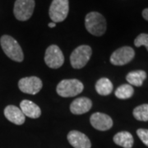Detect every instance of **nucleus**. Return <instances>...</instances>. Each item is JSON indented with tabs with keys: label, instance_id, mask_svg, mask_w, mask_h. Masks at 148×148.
I'll use <instances>...</instances> for the list:
<instances>
[{
	"label": "nucleus",
	"instance_id": "obj_19",
	"mask_svg": "<svg viewBox=\"0 0 148 148\" xmlns=\"http://www.w3.org/2000/svg\"><path fill=\"white\" fill-rule=\"evenodd\" d=\"M133 116L139 121H148V104L137 106L133 110Z\"/></svg>",
	"mask_w": 148,
	"mask_h": 148
},
{
	"label": "nucleus",
	"instance_id": "obj_23",
	"mask_svg": "<svg viewBox=\"0 0 148 148\" xmlns=\"http://www.w3.org/2000/svg\"><path fill=\"white\" fill-rule=\"evenodd\" d=\"M55 26H56V23H54V22H50V23H49V27H50V28L55 27Z\"/></svg>",
	"mask_w": 148,
	"mask_h": 148
},
{
	"label": "nucleus",
	"instance_id": "obj_12",
	"mask_svg": "<svg viewBox=\"0 0 148 148\" xmlns=\"http://www.w3.org/2000/svg\"><path fill=\"white\" fill-rule=\"evenodd\" d=\"M92 107V101L86 97H80L74 100L71 106L70 111L73 114H83L87 113Z\"/></svg>",
	"mask_w": 148,
	"mask_h": 148
},
{
	"label": "nucleus",
	"instance_id": "obj_3",
	"mask_svg": "<svg viewBox=\"0 0 148 148\" xmlns=\"http://www.w3.org/2000/svg\"><path fill=\"white\" fill-rule=\"evenodd\" d=\"M84 89L83 84L77 79H65L61 81L57 86L56 91L62 97H73Z\"/></svg>",
	"mask_w": 148,
	"mask_h": 148
},
{
	"label": "nucleus",
	"instance_id": "obj_8",
	"mask_svg": "<svg viewBox=\"0 0 148 148\" xmlns=\"http://www.w3.org/2000/svg\"><path fill=\"white\" fill-rule=\"evenodd\" d=\"M135 56V51L132 47L123 46L116 49L110 56V63L115 66H123L131 62Z\"/></svg>",
	"mask_w": 148,
	"mask_h": 148
},
{
	"label": "nucleus",
	"instance_id": "obj_18",
	"mask_svg": "<svg viewBox=\"0 0 148 148\" xmlns=\"http://www.w3.org/2000/svg\"><path fill=\"white\" fill-rule=\"evenodd\" d=\"M134 93V89L131 85L123 84L115 90V96L120 100H126L131 98Z\"/></svg>",
	"mask_w": 148,
	"mask_h": 148
},
{
	"label": "nucleus",
	"instance_id": "obj_13",
	"mask_svg": "<svg viewBox=\"0 0 148 148\" xmlns=\"http://www.w3.org/2000/svg\"><path fill=\"white\" fill-rule=\"evenodd\" d=\"M4 115L9 121L16 125H21L25 123L26 118L21 109L15 106H8L4 109Z\"/></svg>",
	"mask_w": 148,
	"mask_h": 148
},
{
	"label": "nucleus",
	"instance_id": "obj_14",
	"mask_svg": "<svg viewBox=\"0 0 148 148\" xmlns=\"http://www.w3.org/2000/svg\"><path fill=\"white\" fill-rule=\"evenodd\" d=\"M20 106H21V110L24 114V115L31 119H37L41 114V110L40 107L31 101L28 100L22 101L20 104Z\"/></svg>",
	"mask_w": 148,
	"mask_h": 148
},
{
	"label": "nucleus",
	"instance_id": "obj_20",
	"mask_svg": "<svg viewBox=\"0 0 148 148\" xmlns=\"http://www.w3.org/2000/svg\"><path fill=\"white\" fill-rule=\"evenodd\" d=\"M134 45L136 47H141L144 45L147 48L148 51V34L146 33H142L138 36L135 40H134Z\"/></svg>",
	"mask_w": 148,
	"mask_h": 148
},
{
	"label": "nucleus",
	"instance_id": "obj_9",
	"mask_svg": "<svg viewBox=\"0 0 148 148\" xmlns=\"http://www.w3.org/2000/svg\"><path fill=\"white\" fill-rule=\"evenodd\" d=\"M41 80L37 77H27L19 80L18 87L23 93L36 95L42 88Z\"/></svg>",
	"mask_w": 148,
	"mask_h": 148
},
{
	"label": "nucleus",
	"instance_id": "obj_10",
	"mask_svg": "<svg viewBox=\"0 0 148 148\" xmlns=\"http://www.w3.org/2000/svg\"><path fill=\"white\" fill-rule=\"evenodd\" d=\"M90 122L92 127L100 131H107L113 126V120L110 117L100 112L94 113L90 116Z\"/></svg>",
	"mask_w": 148,
	"mask_h": 148
},
{
	"label": "nucleus",
	"instance_id": "obj_22",
	"mask_svg": "<svg viewBox=\"0 0 148 148\" xmlns=\"http://www.w3.org/2000/svg\"><path fill=\"white\" fill-rule=\"evenodd\" d=\"M143 16L145 20L148 21V8H146L143 11Z\"/></svg>",
	"mask_w": 148,
	"mask_h": 148
},
{
	"label": "nucleus",
	"instance_id": "obj_2",
	"mask_svg": "<svg viewBox=\"0 0 148 148\" xmlns=\"http://www.w3.org/2000/svg\"><path fill=\"white\" fill-rule=\"evenodd\" d=\"M0 44L3 52L8 58L19 63L23 61L24 54L21 47L14 38L4 35L0 39Z\"/></svg>",
	"mask_w": 148,
	"mask_h": 148
},
{
	"label": "nucleus",
	"instance_id": "obj_17",
	"mask_svg": "<svg viewBox=\"0 0 148 148\" xmlns=\"http://www.w3.org/2000/svg\"><path fill=\"white\" fill-rule=\"evenodd\" d=\"M95 90L101 95H109L113 91V84L110 80L102 77L95 83Z\"/></svg>",
	"mask_w": 148,
	"mask_h": 148
},
{
	"label": "nucleus",
	"instance_id": "obj_16",
	"mask_svg": "<svg viewBox=\"0 0 148 148\" xmlns=\"http://www.w3.org/2000/svg\"><path fill=\"white\" fill-rule=\"evenodd\" d=\"M147 78V73L143 70H136L130 72L126 76L127 82L131 86H142L143 82Z\"/></svg>",
	"mask_w": 148,
	"mask_h": 148
},
{
	"label": "nucleus",
	"instance_id": "obj_21",
	"mask_svg": "<svg viewBox=\"0 0 148 148\" xmlns=\"http://www.w3.org/2000/svg\"><path fill=\"white\" fill-rule=\"evenodd\" d=\"M137 134L138 138L141 139V141L148 147V129H144V128L138 129Z\"/></svg>",
	"mask_w": 148,
	"mask_h": 148
},
{
	"label": "nucleus",
	"instance_id": "obj_6",
	"mask_svg": "<svg viewBox=\"0 0 148 148\" xmlns=\"http://www.w3.org/2000/svg\"><path fill=\"white\" fill-rule=\"evenodd\" d=\"M35 0H16L13 13L18 21H27L32 17L35 9Z\"/></svg>",
	"mask_w": 148,
	"mask_h": 148
},
{
	"label": "nucleus",
	"instance_id": "obj_11",
	"mask_svg": "<svg viewBox=\"0 0 148 148\" xmlns=\"http://www.w3.org/2000/svg\"><path fill=\"white\" fill-rule=\"evenodd\" d=\"M68 141L74 148H90L91 143L87 136L79 131H71L68 134Z\"/></svg>",
	"mask_w": 148,
	"mask_h": 148
},
{
	"label": "nucleus",
	"instance_id": "obj_5",
	"mask_svg": "<svg viewBox=\"0 0 148 148\" xmlns=\"http://www.w3.org/2000/svg\"><path fill=\"white\" fill-rule=\"evenodd\" d=\"M69 0H53L49 11L50 19L54 23L64 21L69 14Z\"/></svg>",
	"mask_w": 148,
	"mask_h": 148
},
{
	"label": "nucleus",
	"instance_id": "obj_4",
	"mask_svg": "<svg viewBox=\"0 0 148 148\" xmlns=\"http://www.w3.org/2000/svg\"><path fill=\"white\" fill-rule=\"evenodd\" d=\"M92 49L89 45H80L77 47L70 56V63L73 69H81L85 67L90 60Z\"/></svg>",
	"mask_w": 148,
	"mask_h": 148
},
{
	"label": "nucleus",
	"instance_id": "obj_7",
	"mask_svg": "<svg viewBox=\"0 0 148 148\" xmlns=\"http://www.w3.org/2000/svg\"><path fill=\"white\" fill-rule=\"evenodd\" d=\"M45 62L50 69H57L64 63V56L58 46L52 45L46 49L45 54Z\"/></svg>",
	"mask_w": 148,
	"mask_h": 148
},
{
	"label": "nucleus",
	"instance_id": "obj_1",
	"mask_svg": "<svg viewBox=\"0 0 148 148\" xmlns=\"http://www.w3.org/2000/svg\"><path fill=\"white\" fill-rule=\"evenodd\" d=\"M85 27L87 32L95 36H101L106 32V20L104 16L97 12H91L86 14L85 18Z\"/></svg>",
	"mask_w": 148,
	"mask_h": 148
},
{
	"label": "nucleus",
	"instance_id": "obj_15",
	"mask_svg": "<svg viewBox=\"0 0 148 148\" xmlns=\"http://www.w3.org/2000/svg\"><path fill=\"white\" fill-rule=\"evenodd\" d=\"M114 143L123 148H132L134 143L133 137L130 132L123 131L116 133L113 138Z\"/></svg>",
	"mask_w": 148,
	"mask_h": 148
}]
</instances>
